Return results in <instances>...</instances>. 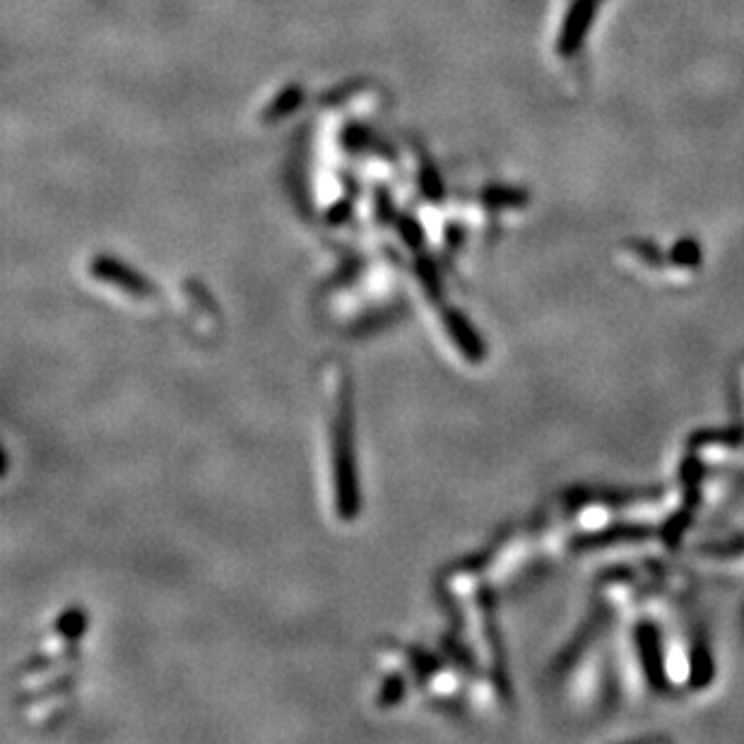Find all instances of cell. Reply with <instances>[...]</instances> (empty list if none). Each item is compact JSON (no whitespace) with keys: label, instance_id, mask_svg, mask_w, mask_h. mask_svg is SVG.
<instances>
[{"label":"cell","instance_id":"cell-1","mask_svg":"<svg viewBox=\"0 0 744 744\" xmlns=\"http://www.w3.org/2000/svg\"><path fill=\"white\" fill-rule=\"evenodd\" d=\"M99 275H104L106 280H114V285L118 287H124L128 291H136V295H145V291H148V285H145V280H140L138 275H132L130 270L121 268V265H102L99 268Z\"/></svg>","mask_w":744,"mask_h":744}]
</instances>
